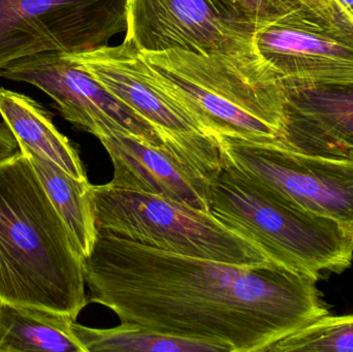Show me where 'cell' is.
Returning a JSON list of instances; mask_svg holds the SVG:
<instances>
[{
  "label": "cell",
  "mask_w": 353,
  "mask_h": 352,
  "mask_svg": "<svg viewBox=\"0 0 353 352\" xmlns=\"http://www.w3.org/2000/svg\"><path fill=\"white\" fill-rule=\"evenodd\" d=\"M89 301L122 324L230 352H267L331 314L316 279L275 262L247 267L97 234L83 260Z\"/></svg>",
  "instance_id": "obj_1"
},
{
  "label": "cell",
  "mask_w": 353,
  "mask_h": 352,
  "mask_svg": "<svg viewBox=\"0 0 353 352\" xmlns=\"http://www.w3.org/2000/svg\"><path fill=\"white\" fill-rule=\"evenodd\" d=\"M83 256L28 159L0 163V301L68 314L86 307Z\"/></svg>",
  "instance_id": "obj_2"
},
{
  "label": "cell",
  "mask_w": 353,
  "mask_h": 352,
  "mask_svg": "<svg viewBox=\"0 0 353 352\" xmlns=\"http://www.w3.org/2000/svg\"><path fill=\"white\" fill-rule=\"evenodd\" d=\"M142 54L165 90L205 134L277 140L283 110L281 84L256 51Z\"/></svg>",
  "instance_id": "obj_3"
},
{
  "label": "cell",
  "mask_w": 353,
  "mask_h": 352,
  "mask_svg": "<svg viewBox=\"0 0 353 352\" xmlns=\"http://www.w3.org/2000/svg\"><path fill=\"white\" fill-rule=\"evenodd\" d=\"M210 212L272 262L317 281L352 267L353 238L337 222L253 183L225 157L210 179Z\"/></svg>",
  "instance_id": "obj_4"
},
{
  "label": "cell",
  "mask_w": 353,
  "mask_h": 352,
  "mask_svg": "<svg viewBox=\"0 0 353 352\" xmlns=\"http://www.w3.org/2000/svg\"><path fill=\"white\" fill-rule=\"evenodd\" d=\"M90 200L97 234L236 266L271 262L254 243L228 229L211 212L109 184L91 185Z\"/></svg>",
  "instance_id": "obj_5"
},
{
  "label": "cell",
  "mask_w": 353,
  "mask_h": 352,
  "mask_svg": "<svg viewBox=\"0 0 353 352\" xmlns=\"http://www.w3.org/2000/svg\"><path fill=\"white\" fill-rule=\"evenodd\" d=\"M253 43L280 82L353 83V18L338 0H304L259 24Z\"/></svg>",
  "instance_id": "obj_6"
},
{
  "label": "cell",
  "mask_w": 353,
  "mask_h": 352,
  "mask_svg": "<svg viewBox=\"0 0 353 352\" xmlns=\"http://www.w3.org/2000/svg\"><path fill=\"white\" fill-rule=\"evenodd\" d=\"M226 161L253 183L319 216L353 238V161L303 154L278 140L216 136Z\"/></svg>",
  "instance_id": "obj_7"
},
{
  "label": "cell",
  "mask_w": 353,
  "mask_h": 352,
  "mask_svg": "<svg viewBox=\"0 0 353 352\" xmlns=\"http://www.w3.org/2000/svg\"><path fill=\"white\" fill-rule=\"evenodd\" d=\"M128 0H0V72L47 52L107 45L128 28Z\"/></svg>",
  "instance_id": "obj_8"
},
{
  "label": "cell",
  "mask_w": 353,
  "mask_h": 352,
  "mask_svg": "<svg viewBox=\"0 0 353 352\" xmlns=\"http://www.w3.org/2000/svg\"><path fill=\"white\" fill-rule=\"evenodd\" d=\"M0 76L37 87L55 101L64 119L97 138L117 130L152 146H163L154 126L114 96L68 54L47 52L17 60L1 70Z\"/></svg>",
  "instance_id": "obj_9"
},
{
  "label": "cell",
  "mask_w": 353,
  "mask_h": 352,
  "mask_svg": "<svg viewBox=\"0 0 353 352\" xmlns=\"http://www.w3.org/2000/svg\"><path fill=\"white\" fill-rule=\"evenodd\" d=\"M125 32L144 54L256 51L253 37L228 24L210 0H128Z\"/></svg>",
  "instance_id": "obj_10"
},
{
  "label": "cell",
  "mask_w": 353,
  "mask_h": 352,
  "mask_svg": "<svg viewBox=\"0 0 353 352\" xmlns=\"http://www.w3.org/2000/svg\"><path fill=\"white\" fill-rule=\"evenodd\" d=\"M68 55L114 96L154 126L161 138L205 134L165 90L154 68L130 41L124 39L119 45H107Z\"/></svg>",
  "instance_id": "obj_11"
},
{
  "label": "cell",
  "mask_w": 353,
  "mask_h": 352,
  "mask_svg": "<svg viewBox=\"0 0 353 352\" xmlns=\"http://www.w3.org/2000/svg\"><path fill=\"white\" fill-rule=\"evenodd\" d=\"M280 84L278 142L303 154L353 161V83Z\"/></svg>",
  "instance_id": "obj_12"
},
{
  "label": "cell",
  "mask_w": 353,
  "mask_h": 352,
  "mask_svg": "<svg viewBox=\"0 0 353 352\" xmlns=\"http://www.w3.org/2000/svg\"><path fill=\"white\" fill-rule=\"evenodd\" d=\"M114 167L110 186L169 198L210 212V182L194 161L163 145L155 147L117 130L99 136Z\"/></svg>",
  "instance_id": "obj_13"
},
{
  "label": "cell",
  "mask_w": 353,
  "mask_h": 352,
  "mask_svg": "<svg viewBox=\"0 0 353 352\" xmlns=\"http://www.w3.org/2000/svg\"><path fill=\"white\" fill-rule=\"evenodd\" d=\"M0 116L20 150L47 157L72 177L87 180L78 151L55 127L51 114L34 99L0 87Z\"/></svg>",
  "instance_id": "obj_14"
},
{
  "label": "cell",
  "mask_w": 353,
  "mask_h": 352,
  "mask_svg": "<svg viewBox=\"0 0 353 352\" xmlns=\"http://www.w3.org/2000/svg\"><path fill=\"white\" fill-rule=\"evenodd\" d=\"M68 314L0 301V352H86Z\"/></svg>",
  "instance_id": "obj_15"
},
{
  "label": "cell",
  "mask_w": 353,
  "mask_h": 352,
  "mask_svg": "<svg viewBox=\"0 0 353 352\" xmlns=\"http://www.w3.org/2000/svg\"><path fill=\"white\" fill-rule=\"evenodd\" d=\"M28 159L46 194L74 237L83 260L90 254L97 231L90 200L88 179L80 180L66 173L47 157L20 150Z\"/></svg>",
  "instance_id": "obj_16"
},
{
  "label": "cell",
  "mask_w": 353,
  "mask_h": 352,
  "mask_svg": "<svg viewBox=\"0 0 353 352\" xmlns=\"http://www.w3.org/2000/svg\"><path fill=\"white\" fill-rule=\"evenodd\" d=\"M72 330L86 352H210L221 347L201 341L175 338L128 324L111 329H94L77 324Z\"/></svg>",
  "instance_id": "obj_17"
},
{
  "label": "cell",
  "mask_w": 353,
  "mask_h": 352,
  "mask_svg": "<svg viewBox=\"0 0 353 352\" xmlns=\"http://www.w3.org/2000/svg\"><path fill=\"white\" fill-rule=\"evenodd\" d=\"M267 352H353V313L325 316Z\"/></svg>",
  "instance_id": "obj_18"
},
{
  "label": "cell",
  "mask_w": 353,
  "mask_h": 352,
  "mask_svg": "<svg viewBox=\"0 0 353 352\" xmlns=\"http://www.w3.org/2000/svg\"><path fill=\"white\" fill-rule=\"evenodd\" d=\"M210 2L228 24L253 37L261 0H210Z\"/></svg>",
  "instance_id": "obj_19"
},
{
  "label": "cell",
  "mask_w": 353,
  "mask_h": 352,
  "mask_svg": "<svg viewBox=\"0 0 353 352\" xmlns=\"http://www.w3.org/2000/svg\"><path fill=\"white\" fill-rule=\"evenodd\" d=\"M20 153V147L6 126H0V163Z\"/></svg>",
  "instance_id": "obj_20"
},
{
  "label": "cell",
  "mask_w": 353,
  "mask_h": 352,
  "mask_svg": "<svg viewBox=\"0 0 353 352\" xmlns=\"http://www.w3.org/2000/svg\"><path fill=\"white\" fill-rule=\"evenodd\" d=\"M353 18V0H338Z\"/></svg>",
  "instance_id": "obj_21"
}]
</instances>
